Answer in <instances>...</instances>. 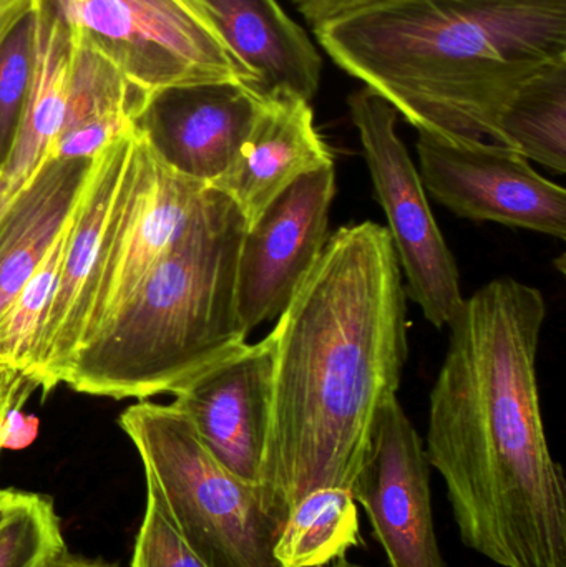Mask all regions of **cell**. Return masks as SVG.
I'll return each instance as SVG.
<instances>
[{
	"label": "cell",
	"instance_id": "cell-26",
	"mask_svg": "<svg viewBox=\"0 0 566 567\" xmlns=\"http://www.w3.org/2000/svg\"><path fill=\"white\" fill-rule=\"evenodd\" d=\"M39 432V416L23 412V405L12 406L0 419V452L29 449L35 442Z\"/></svg>",
	"mask_w": 566,
	"mask_h": 567
},
{
	"label": "cell",
	"instance_id": "cell-24",
	"mask_svg": "<svg viewBox=\"0 0 566 567\" xmlns=\"http://www.w3.org/2000/svg\"><path fill=\"white\" fill-rule=\"evenodd\" d=\"M37 3L0 42V165L6 162L12 148L32 85L37 52Z\"/></svg>",
	"mask_w": 566,
	"mask_h": 567
},
{
	"label": "cell",
	"instance_id": "cell-30",
	"mask_svg": "<svg viewBox=\"0 0 566 567\" xmlns=\"http://www.w3.org/2000/svg\"><path fill=\"white\" fill-rule=\"evenodd\" d=\"M17 496H19V492L16 489H0V523L9 515L10 508L17 502Z\"/></svg>",
	"mask_w": 566,
	"mask_h": 567
},
{
	"label": "cell",
	"instance_id": "cell-29",
	"mask_svg": "<svg viewBox=\"0 0 566 567\" xmlns=\"http://www.w3.org/2000/svg\"><path fill=\"white\" fill-rule=\"evenodd\" d=\"M49 567H120L112 565V563L102 561V559H86L80 556H72L63 551L62 555L56 556Z\"/></svg>",
	"mask_w": 566,
	"mask_h": 567
},
{
	"label": "cell",
	"instance_id": "cell-10",
	"mask_svg": "<svg viewBox=\"0 0 566 567\" xmlns=\"http://www.w3.org/2000/svg\"><path fill=\"white\" fill-rule=\"evenodd\" d=\"M335 166L309 173L246 228L238 261V313L251 333L278 319L329 239Z\"/></svg>",
	"mask_w": 566,
	"mask_h": 567
},
{
	"label": "cell",
	"instance_id": "cell-23",
	"mask_svg": "<svg viewBox=\"0 0 566 567\" xmlns=\"http://www.w3.org/2000/svg\"><path fill=\"white\" fill-rule=\"evenodd\" d=\"M63 551L65 543L52 499L19 492L0 523V567H49Z\"/></svg>",
	"mask_w": 566,
	"mask_h": 567
},
{
	"label": "cell",
	"instance_id": "cell-20",
	"mask_svg": "<svg viewBox=\"0 0 566 567\" xmlns=\"http://www.w3.org/2000/svg\"><path fill=\"white\" fill-rule=\"evenodd\" d=\"M498 145L566 172V59L522 83L498 120Z\"/></svg>",
	"mask_w": 566,
	"mask_h": 567
},
{
	"label": "cell",
	"instance_id": "cell-7",
	"mask_svg": "<svg viewBox=\"0 0 566 567\" xmlns=\"http://www.w3.org/2000/svg\"><path fill=\"white\" fill-rule=\"evenodd\" d=\"M349 110L405 278V297L421 307L432 326L444 329L464 302L461 276L419 169L399 138L398 112L368 86L349 96Z\"/></svg>",
	"mask_w": 566,
	"mask_h": 567
},
{
	"label": "cell",
	"instance_id": "cell-4",
	"mask_svg": "<svg viewBox=\"0 0 566 567\" xmlns=\"http://www.w3.org/2000/svg\"><path fill=\"white\" fill-rule=\"evenodd\" d=\"M246 221L236 203L206 188L185 235L122 309L82 343L65 385L83 395H175L246 346L238 261Z\"/></svg>",
	"mask_w": 566,
	"mask_h": 567
},
{
	"label": "cell",
	"instance_id": "cell-28",
	"mask_svg": "<svg viewBox=\"0 0 566 567\" xmlns=\"http://www.w3.org/2000/svg\"><path fill=\"white\" fill-rule=\"evenodd\" d=\"M37 389H39L37 383L19 370L0 365V419L12 406L25 405L27 400Z\"/></svg>",
	"mask_w": 566,
	"mask_h": 567
},
{
	"label": "cell",
	"instance_id": "cell-19",
	"mask_svg": "<svg viewBox=\"0 0 566 567\" xmlns=\"http://www.w3.org/2000/svg\"><path fill=\"white\" fill-rule=\"evenodd\" d=\"M146 99L105 56L73 35L65 118L49 158L92 159L113 140L135 132Z\"/></svg>",
	"mask_w": 566,
	"mask_h": 567
},
{
	"label": "cell",
	"instance_id": "cell-1",
	"mask_svg": "<svg viewBox=\"0 0 566 567\" xmlns=\"http://www.w3.org/2000/svg\"><path fill=\"white\" fill-rule=\"evenodd\" d=\"M401 266L385 226L329 236L269 332L272 389L258 486L286 523L319 488L351 489L409 357Z\"/></svg>",
	"mask_w": 566,
	"mask_h": 567
},
{
	"label": "cell",
	"instance_id": "cell-16",
	"mask_svg": "<svg viewBox=\"0 0 566 567\" xmlns=\"http://www.w3.org/2000/svg\"><path fill=\"white\" fill-rule=\"evenodd\" d=\"M335 166L308 100L291 93L261 100L248 140L231 168L212 185L233 199L253 226L302 176Z\"/></svg>",
	"mask_w": 566,
	"mask_h": 567
},
{
	"label": "cell",
	"instance_id": "cell-6",
	"mask_svg": "<svg viewBox=\"0 0 566 567\" xmlns=\"http://www.w3.org/2000/svg\"><path fill=\"white\" fill-rule=\"evenodd\" d=\"M76 39L146 95L209 82H241L212 27L186 0H50Z\"/></svg>",
	"mask_w": 566,
	"mask_h": 567
},
{
	"label": "cell",
	"instance_id": "cell-11",
	"mask_svg": "<svg viewBox=\"0 0 566 567\" xmlns=\"http://www.w3.org/2000/svg\"><path fill=\"white\" fill-rule=\"evenodd\" d=\"M133 143L135 132L113 140L93 156L70 213L55 296L40 332L32 370L27 375L45 393L65 383L82 346L106 225L132 158Z\"/></svg>",
	"mask_w": 566,
	"mask_h": 567
},
{
	"label": "cell",
	"instance_id": "cell-15",
	"mask_svg": "<svg viewBox=\"0 0 566 567\" xmlns=\"http://www.w3.org/2000/svg\"><path fill=\"white\" fill-rule=\"evenodd\" d=\"M212 27L259 99L291 93L311 102L322 59L278 0H186Z\"/></svg>",
	"mask_w": 566,
	"mask_h": 567
},
{
	"label": "cell",
	"instance_id": "cell-17",
	"mask_svg": "<svg viewBox=\"0 0 566 567\" xmlns=\"http://www.w3.org/2000/svg\"><path fill=\"white\" fill-rule=\"evenodd\" d=\"M92 159L47 158L0 212V313L62 231Z\"/></svg>",
	"mask_w": 566,
	"mask_h": 567
},
{
	"label": "cell",
	"instance_id": "cell-5",
	"mask_svg": "<svg viewBox=\"0 0 566 567\" xmlns=\"http://www.w3.org/2000/svg\"><path fill=\"white\" fill-rule=\"evenodd\" d=\"M119 423L142 460L146 492L206 566L281 567L275 546L285 523L258 485L209 453L179 410L143 400Z\"/></svg>",
	"mask_w": 566,
	"mask_h": 567
},
{
	"label": "cell",
	"instance_id": "cell-22",
	"mask_svg": "<svg viewBox=\"0 0 566 567\" xmlns=\"http://www.w3.org/2000/svg\"><path fill=\"white\" fill-rule=\"evenodd\" d=\"M66 229L69 218L32 278L0 313V365L12 367L23 375L32 370L40 332L55 296Z\"/></svg>",
	"mask_w": 566,
	"mask_h": 567
},
{
	"label": "cell",
	"instance_id": "cell-25",
	"mask_svg": "<svg viewBox=\"0 0 566 567\" xmlns=\"http://www.w3.org/2000/svg\"><path fill=\"white\" fill-rule=\"evenodd\" d=\"M132 567H208L176 532L158 498L148 492Z\"/></svg>",
	"mask_w": 566,
	"mask_h": 567
},
{
	"label": "cell",
	"instance_id": "cell-3",
	"mask_svg": "<svg viewBox=\"0 0 566 567\" xmlns=\"http://www.w3.org/2000/svg\"><path fill=\"white\" fill-rule=\"evenodd\" d=\"M315 32L419 132L498 145L522 83L566 59V0H378Z\"/></svg>",
	"mask_w": 566,
	"mask_h": 567
},
{
	"label": "cell",
	"instance_id": "cell-31",
	"mask_svg": "<svg viewBox=\"0 0 566 567\" xmlns=\"http://www.w3.org/2000/svg\"><path fill=\"white\" fill-rule=\"evenodd\" d=\"M325 567H366V566L359 565V563L351 561V559H349L348 556H341V558L336 559V561H332L331 565H328Z\"/></svg>",
	"mask_w": 566,
	"mask_h": 567
},
{
	"label": "cell",
	"instance_id": "cell-14",
	"mask_svg": "<svg viewBox=\"0 0 566 567\" xmlns=\"http://www.w3.org/2000/svg\"><path fill=\"white\" fill-rule=\"evenodd\" d=\"M271 389L272 347L266 336L179 389L172 405L225 468L258 485Z\"/></svg>",
	"mask_w": 566,
	"mask_h": 567
},
{
	"label": "cell",
	"instance_id": "cell-32",
	"mask_svg": "<svg viewBox=\"0 0 566 567\" xmlns=\"http://www.w3.org/2000/svg\"><path fill=\"white\" fill-rule=\"evenodd\" d=\"M7 203L9 202H6V198H3L2 188H0V212L6 208Z\"/></svg>",
	"mask_w": 566,
	"mask_h": 567
},
{
	"label": "cell",
	"instance_id": "cell-13",
	"mask_svg": "<svg viewBox=\"0 0 566 567\" xmlns=\"http://www.w3.org/2000/svg\"><path fill=\"white\" fill-rule=\"evenodd\" d=\"M261 100L239 82L173 86L146 99L135 132L169 169L212 186L238 158Z\"/></svg>",
	"mask_w": 566,
	"mask_h": 567
},
{
	"label": "cell",
	"instance_id": "cell-12",
	"mask_svg": "<svg viewBox=\"0 0 566 567\" xmlns=\"http://www.w3.org/2000/svg\"><path fill=\"white\" fill-rule=\"evenodd\" d=\"M349 492L368 513L391 567H447L435 535L431 463L398 399L385 406Z\"/></svg>",
	"mask_w": 566,
	"mask_h": 567
},
{
	"label": "cell",
	"instance_id": "cell-9",
	"mask_svg": "<svg viewBox=\"0 0 566 567\" xmlns=\"http://www.w3.org/2000/svg\"><path fill=\"white\" fill-rule=\"evenodd\" d=\"M418 153L425 192L454 215L566 238L564 186L515 150L419 132Z\"/></svg>",
	"mask_w": 566,
	"mask_h": 567
},
{
	"label": "cell",
	"instance_id": "cell-27",
	"mask_svg": "<svg viewBox=\"0 0 566 567\" xmlns=\"http://www.w3.org/2000/svg\"><path fill=\"white\" fill-rule=\"evenodd\" d=\"M291 2L316 30L378 0H291Z\"/></svg>",
	"mask_w": 566,
	"mask_h": 567
},
{
	"label": "cell",
	"instance_id": "cell-2",
	"mask_svg": "<svg viewBox=\"0 0 566 567\" xmlns=\"http://www.w3.org/2000/svg\"><path fill=\"white\" fill-rule=\"evenodd\" d=\"M544 293L494 279L449 323L431 392L429 463L462 542L502 567H566V486L548 449L537 380Z\"/></svg>",
	"mask_w": 566,
	"mask_h": 567
},
{
	"label": "cell",
	"instance_id": "cell-8",
	"mask_svg": "<svg viewBox=\"0 0 566 567\" xmlns=\"http://www.w3.org/2000/svg\"><path fill=\"white\" fill-rule=\"evenodd\" d=\"M206 188L169 169L135 132L106 225L82 343L122 309L185 235Z\"/></svg>",
	"mask_w": 566,
	"mask_h": 567
},
{
	"label": "cell",
	"instance_id": "cell-18",
	"mask_svg": "<svg viewBox=\"0 0 566 567\" xmlns=\"http://www.w3.org/2000/svg\"><path fill=\"white\" fill-rule=\"evenodd\" d=\"M73 33L50 0L37 3V52L32 85L6 162L0 188L9 202L43 165L65 118Z\"/></svg>",
	"mask_w": 566,
	"mask_h": 567
},
{
	"label": "cell",
	"instance_id": "cell-21",
	"mask_svg": "<svg viewBox=\"0 0 566 567\" xmlns=\"http://www.w3.org/2000/svg\"><path fill=\"white\" fill-rule=\"evenodd\" d=\"M358 503L351 492L319 488L289 512L275 556L281 567H325L359 545Z\"/></svg>",
	"mask_w": 566,
	"mask_h": 567
}]
</instances>
